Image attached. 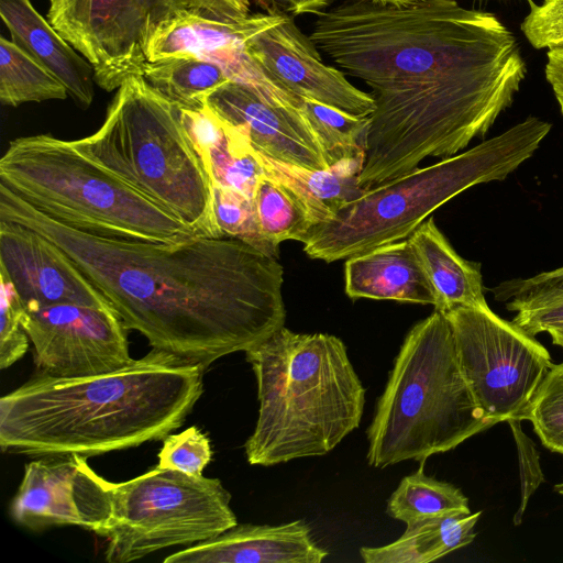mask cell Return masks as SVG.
Segmentation results:
<instances>
[{"instance_id":"1","label":"cell","mask_w":563,"mask_h":563,"mask_svg":"<svg viewBox=\"0 0 563 563\" xmlns=\"http://www.w3.org/2000/svg\"><path fill=\"white\" fill-rule=\"evenodd\" d=\"M310 40L372 89L361 189L485 136L528 71L514 33L456 0H349L319 14Z\"/></svg>"},{"instance_id":"2","label":"cell","mask_w":563,"mask_h":563,"mask_svg":"<svg viewBox=\"0 0 563 563\" xmlns=\"http://www.w3.org/2000/svg\"><path fill=\"white\" fill-rule=\"evenodd\" d=\"M0 220L59 246L152 349L208 368L284 327V268L242 241L108 238L59 222L0 184Z\"/></svg>"},{"instance_id":"3","label":"cell","mask_w":563,"mask_h":563,"mask_svg":"<svg viewBox=\"0 0 563 563\" xmlns=\"http://www.w3.org/2000/svg\"><path fill=\"white\" fill-rule=\"evenodd\" d=\"M205 367L152 349L97 375L38 373L0 399V448L33 456H93L162 440L203 393Z\"/></svg>"},{"instance_id":"4","label":"cell","mask_w":563,"mask_h":563,"mask_svg":"<svg viewBox=\"0 0 563 563\" xmlns=\"http://www.w3.org/2000/svg\"><path fill=\"white\" fill-rule=\"evenodd\" d=\"M245 355L260 404L244 445L250 464L322 456L358 428L366 390L340 338L284 325Z\"/></svg>"},{"instance_id":"5","label":"cell","mask_w":563,"mask_h":563,"mask_svg":"<svg viewBox=\"0 0 563 563\" xmlns=\"http://www.w3.org/2000/svg\"><path fill=\"white\" fill-rule=\"evenodd\" d=\"M551 128L530 115L463 153L364 189L329 220L311 227L301 241L305 253L332 263L409 238L462 191L506 179L534 154Z\"/></svg>"},{"instance_id":"6","label":"cell","mask_w":563,"mask_h":563,"mask_svg":"<svg viewBox=\"0 0 563 563\" xmlns=\"http://www.w3.org/2000/svg\"><path fill=\"white\" fill-rule=\"evenodd\" d=\"M493 426L461 371L446 316L434 310L410 329L395 358L367 429V462H420Z\"/></svg>"},{"instance_id":"7","label":"cell","mask_w":563,"mask_h":563,"mask_svg":"<svg viewBox=\"0 0 563 563\" xmlns=\"http://www.w3.org/2000/svg\"><path fill=\"white\" fill-rule=\"evenodd\" d=\"M74 143L196 235L224 238L214 216L211 178L187 135L179 104L143 76L125 80L101 126Z\"/></svg>"},{"instance_id":"8","label":"cell","mask_w":563,"mask_h":563,"mask_svg":"<svg viewBox=\"0 0 563 563\" xmlns=\"http://www.w3.org/2000/svg\"><path fill=\"white\" fill-rule=\"evenodd\" d=\"M0 184L42 213L88 233L170 244L198 236L74 141L51 134L12 140L0 158Z\"/></svg>"},{"instance_id":"9","label":"cell","mask_w":563,"mask_h":563,"mask_svg":"<svg viewBox=\"0 0 563 563\" xmlns=\"http://www.w3.org/2000/svg\"><path fill=\"white\" fill-rule=\"evenodd\" d=\"M113 515L104 538L108 563H128L155 551L213 539L238 525L231 495L218 478L158 465L112 483Z\"/></svg>"},{"instance_id":"10","label":"cell","mask_w":563,"mask_h":563,"mask_svg":"<svg viewBox=\"0 0 563 563\" xmlns=\"http://www.w3.org/2000/svg\"><path fill=\"white\" fill-rule=\"evenodd\" d=\"M450 322L461 371L486 419L521 417L552 360L533 335L496 314L488 305L456 307Z\"/></svg>"},{"instance_id":"11","label":"cell","mask_w":563,"mask_h":563,"mask_svg":"<svg viewBox=\"0 0 563 563\" xmlns=\"http://www.w3.org/2000/svg\"><path fill=\"white\" fill-rule=\"evenodd\" d=\"M186 0H49L47 20L92 66L96 84L118 89L143 75L146 47Z\"/></svg>"},{"instance_id":"12","label":"cell","mask_w":563,"mask_h":563,"mask_svg":"<svg viewBox=\"0 0 563 563\" xmlns=\"http://www.w3.org/2000/svg\"><path fill=\"white\" fill-rule=\"evenodd\" d=\"M22 325L38 373L81 377L130 365L128 328L113 308L57 303L24 309Z\"/></svg>"},{"instance_id":"13","label":"cell","mask_w":563,"mask_h":563,"mask_svg":"<svg viewBox=\"0 0 563 563\" xmlns=\"http://www.w3.org/2000/svg\"><path fill=\"white\" fill-rule=\"evenodd\" d=\"M10 512L32 530L70 525L103 537L113 515L112 482L98 475L87 456H41L25 465Z\"/></svg>"},{"instance_id":"14","label":"cell","mask_w":563,"mask_h":563,"mask_svg":"<svg viewBox=\"0 0 563 563\" xmlns=\"http://www.w3.org/2000/svg\"><path fill=\"white\" fill-rule=\"evenodd\" d=\"M249 55L292 95L318 101L356 117H369L371 93L353 86L345 75L325 65L317 46L287 14L245 44Z\"/></svg>"},{"instance_id":"15","label":"cell","mask_w":563,"mask_h":563,"mask_svg":"<svg viewBox=\"0 0 563 563\" xmlns=\"http://www.w3.org/2000/svg\"><path fill=\"white\" fill-rule=\"evenodd\" d=\"M0 273L12 282L24 309L57 303L112 308L59 246L26 227L3 220Z\"/></svg>"},{"instance_id":"16","label":"cell","mask_w":563,"mask_h":563,"mask_svg":"<svg viewBox=\"0 0 563 563\" xmlns=\"http://www.w3.org/2000/svg\"><path fill=\"white\" fill-rule=\"evenodd\" d=\"M206 104L261 154L310 169L330 167L299 109L266 99L253 88L235 81L212 92Z\"/></svg>"},{"instance_id":"17","label":"cell","mask_w":563,"mask_h":563,"mask_svg":"<svg viewBox=\"0 0 563 563\" xmlns=\"http://www.w3.org/2000/svg\"><path fill=\"white\" fill-rule=\"evenodd\" d=\"M329 553L318 547L309 526L236 525L218 537L164 559L165 563H320Z\"/></svg>"},{"instance_id":"18","label":"cell","mask_w":563,"mask_h":563,"mask_svg":"<svg viewBox=\"0 0 563 563\" xmlns=\"http://www.w3.org/2000/svg\"><path fill=\"white\" fill-rule=\"evenodd\" d=\"M282 11L257 13L240 21H221L184 10L163 22L146 47L147 62L194 56L222 69L231 64L255 34L285 18Z\"/></svg>"},{"instance_id":"19","label":"cell","mask_w":563,"mask_h":563,"mask_svg":"<svg viewBox=\"0 0 563 563\" xmlns=\"http://www.w3.org/2000/svg\"><path fill=\"white\" fill-rule=\"evenodd\" d=\"M0 16L11 41L47 68L82 109L93 99L95 71L90 63L43 18L30 0H0Z\"/></svg>"},{"instance_id":"20","label":"cell","mask_w":563,"mask_h":563,"mask_svg":"<svg viewBox=\"0 0 563 563\" xmlns=\"http://www.w3.org/2000/svg\"><path fill=\"white\" fill-rule=\"evenodd\" d=\"M345 292L360 298L434 305V296L410 241L379 245L347 258Z\"/></svg>"},{"instance_id":"21","label":"cell","mask_w":563,"mask_h":563,"mask_svg":"<svg viewBox=\"0 0 563 563\" xmlns=\"http://www.w3.org/2000/svg\"><path fill=\"white\" fill-rule=\"evenodd\" d=\"M421 262L434 296V310L487 305L481 263L460 256L433 218L426 219L408 238Z\"/></svg>"},{"instance_id":"22","label":"cell","mask_w":563,"mask_h":563,"mask_svg":"<svg viewBox=\"0 0 563 563\" xmlns=\"http://www.w3.org/2000/svg\"><path fill=\"white\" fill-rule=\"evenodd\" d=\"M255 151V150H254ZM264 174L287 185L303 202L314 224L329 220L344 203L357 198L365 156L345 158L325 169L283 163L255 151Z\"/></svg>"},{"instance_id":"23","label":"cell","mask_w":563,"mask_h":563,"mask_svg":"<svg viewBox=\"0 0 563 563\" xmlns=\"http://www.w3.org/2000/svg\"><path fill=\"white\" fill-rule=\"evenodd\" d=\"M482 515L455 511L407 525L405 532L383 547H363L366 563H429L464 548L476 537L475 526Z\"/></svg>"},{"instance_id":"24","label":"cell","mask_w":563,"mask_h":563,"mask_svg":"<svg viewBox=\"0 0 563 563\" xmlns=\"http://www.w3.org/2000/svg\"><path fill=\"white\" fill-rule=\"evenodd\" d=\"M492 291L516 312L512 321L533 336L563 324V278L551 271L503 282Z\"/></svg>"},{"instance_id":"25","label":"cell","mask_w":563,"mask_h":563,"mask_svg":"<svg viewBox=\"0 0 563 563\" xmlns=\"http://www.w3.org/2000/svg\"><path fill=\"white\" fill-rule=\"evenodd\" d=\"M158 92L185 108H200L217 89L231 81L218 65L194 56L147 62L142 75Z\"/></svg>"},{"instance_id":"26","label":"cell","mask_w":563,"mask_h":563,"mask_svg":"<svg viewBox=\"0 0 563 563\" xmlns=\"http://www.w3.org/2000/svg\"><path fill=\"white\" fill-rule=\"evenodd\" d=\"M64 84L11 40L0 36V101L18 107L25 102L66 99Z\"/></svg>"},{"instance_id":"27","label":"cell","mask_w":563,"mask_h":563,"mask_svg":"<svg viewBox=\"0 0 563 563\" xmlns=\"http://www.w3.org/2000/svg\"><path fill=\"white\" fill-rule=\"evenodd\" d=\"M424 461L405 476L387 503V514L407 525L455 511L471 512L468 499L454 485L427 476Z\"/></svg>"},{"instance_id":"28","label":"cell","mask_w":563,"mask_h":563,"mask_svg":"<svg viewBox=\"0 0 563 563\" xmlns=\"http://www.w3.org/2000/svg\"><path fill=\"white\" fill-rule=\"evenodd\" d=\"M253 201L263 235L274 245L283 241L301 242L314 225L301 199L282 181L263 174Z\"/></svg>"},{"instance_id":"29","label":"cell","mask_w":563,"mask_h":563,"mask_svg":"<svg viewBox=\"0 0 563 563\" xmlns=\"http://www.w3.org/2000/svg\"><path fill=\"white\" fill-rule=\"evenodd\" d=\"M298 109L321 145L329 166L345 158L365 156L369 117H356L305 98Z\"/></svg>"},{"instance_id":"30","label":"cell","mask_w":563,"mask_h":563,"mask_svg":"<svg viewBox=\"0 0 563 563\" xmlns=\"http://www.w3.org/2000/svg\"><path fill=\"white\" fill-rule=\"evenodd\" d=\"M223 132L203 161L212 185L228 187L253 198L264 169L244 135L223 119Z\"/></svg>"},{"instance_id":"31","label":"cell","mask_w":563,"mask_h":563,"mask_svg":"<svg viewBox=\"0 0 563 563\" xmlns=\"http://www.w3.org/2000/svg\"><path fill=\"white\" fill-rule=\"evenodd\" d=\"M213 209L224 238L242 241L269 257H279V246L271 243L261 231L253 198L214 185Z\"/></svg>"},{"instance_id":"32","label":"cell","mask_w":563,"mask_h":563,"mask_svg":"<svg viewBox=\"0 0 563 563\" xmlns=\"http://www.w3.org/2000/svg\"><path fill=\"white\" fill-rule=\"evenodd\" d=\"M521 420L532 423L547 449L563 454V362L549 368Z\"/></svg>"},{"instance_id":"33","label":"cell","mask_w":563,"mask_h":563,"mask_svg":"<svg viewBox=\"0 0 563 563\" xmlns=\"http://www.w3.org/2000/svg\"><path fill=\"white\" fill-rule=\"evenodd\" d=\"M212 457L210 440L199 428L168 434L163 439L158 453V466L176 470L192 476H202Z\"/></svg>"},{"instance_id":"34","label":"cell","mask_w":563,"mask_h":563,"mask_svg":"<svg viewBox=\"0 0 563 563\" xmlns=\"http://www.w3.org/2000/svg\"><path fill=\"white\" fill-rule=\"evenodd\" d=\"M24 307L12 282L0 273V368L19 361L29 347V335L22 325Z\"/></svg>"},{"instance_id":"35","label":"cell","mask_w":563,"mask_h":563,"mask_svg":"<svg viewBox=\"0 0 563 563\" xmlns=\"http://www.w3.org/2000/svg\"><path fill=\"white\" fill-rule=\"evenodd\" d=\"M507 422L512 431L519 462L520 500L514 516V523L518 526L522 521L530 497L545 478L540 466L539 452L532 440L522 431L521 421L510 419Z\"/></svg>"},{"instance_id":"36","label":"cell","mask_w":563,"mask_h":563,"mask_svg":"<svg viewBox=\"0 0 563 563\" xmlns=\"http://www.w3.org/2000/svg\"><path fill=\"white\" fill-rule=\"evenodd\" d=\"M188 10L210 19L240 21L250 14L251 0H186Z\"/></svg>"},{"instance_id":"37","label":"cell","mask_w":563,"mask_h":563,"mask_svg":"<svg viewBox=\"0 0 563 563\" xmlns=\"http://www.w3.org/2000/svg\"><path fill=\"white\" fill-rule=\"evenodd\" d=\"M529 13L520 24L521 32L563 22V0H529Z\"/></svg>"},{"instance_id":"38","label":"cell","mask_w":563,"mask_h":563,"mask_svg":"<svg viewBox=\"0 0 563 563\" xmlns=\"http://www.w3.org/2000/svg\"><path fill=\"white\" fill-rule=\"evenodd\" d=\"M544 74L563 115V47L548 49Z\"/></svg>"},{"instance_id":"39","label":"cell","mask_w":563,"mask_h":563,"mask_svg":"<svg viewBox=\"0 0 563 563\" xmlns=\"http://www.w3.org/2000/svg\"><path fill=\"white\" fill-rule=\"evenodd\" d=\"M268 4H275L292 14L317 13L325 8L329 0H263Z\"/></svg>"},{"instance_id":"40","label":"cell","mask_w":563,"mask_h":563,"mask_svg":"<svg viewBox=\"0 0 563 563\" xmlns=\"http://www.w3.org/2000/svg\"><path fill=\"white\" fill-rule=\"evenodd\" d=\"M552 343L563 349V324L548 331Z\"/></svg>"},{"instance_id":"41","label":"cell","mask_w":563,"mask_h":563,"mask_svg":"<svg viewBox=\"0 0 563 563\" xmlns=\"http://www.w3.org/2000/svg\"><path fill=\"white\" fill-rule=\"evenodd\" d=\"M382 3H390V4H405L412 0H374Z\"/></svg>"},{"instance_id":"42","label":"cell","mask_w":563,"mask_h":563,"mask_svg":"<svg viewBox=\"0 0 563 563\" xmlns=\"http://www.w3.org/2000/svg\"><path fill=\"white\" fill-rule=\"evenodd\" d=\"M553 489L556 494H559L560 496H563V481L555 484Z\"/></svg>"},{"instance_id":"43","label":"cell","mask_w":563,"mask_h":563,"mask_svg":"<svg viewBox=\"0 0 563 563\" xmlns=\"http://www.w3.org/2000/svg\"><path fill=\"white\" fill-rule=\"evenodd\" d=\"M555 276L563 278V266L551 271Z\"/></svg>"}]
</instances>
